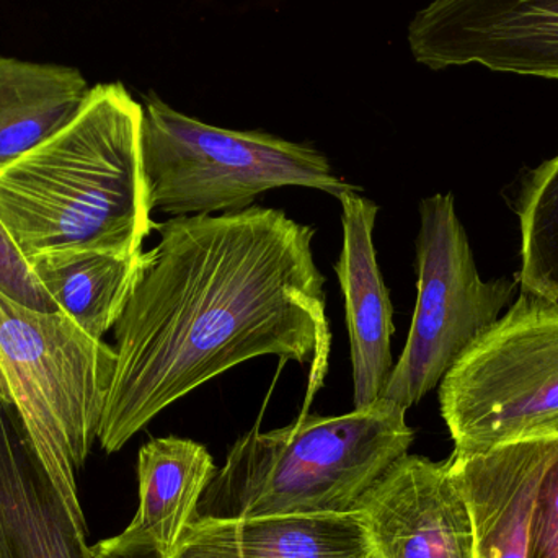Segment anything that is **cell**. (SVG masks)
Listing matches in <instances>:
<instances>
[{"mask_svg":"<svg viewBox=\"0 0 558 558\" xmlns=\"http://www.w3.org/2000/svg\"><path fill=\"white\" fill-rule=\"evenodd\" d=\"M405 415L379 399L347 415L304 413L281 429H252L232 446L192 523L354 513L364 492L409 452Z\"/></svg>","mask_w":558,"mask_h":558,"instance_id":"3","label":"cell"},{"mask_svg":"<svg viewBox=\"0 0 558 558\" xmlns=\"http://www.w3.org/2000/svg\"><path fill=\"white\" fill-rule=\"evenodd\" d=\"M94 558H166L153 544L126 543L114 536L92 546Z\"/></svg>","mask_w":558,"mask_h":558,"instance_id":"20","label":"cell"},{"mask_svg":"<svg viewBox=\"0 0 558 558\" xmlns=\"http://www.w3.org/2000/svg\"><path fill=\"white\" fill-rule=\"evenodd\" d=\"M143 105L92 87L77 117L0 167V218L28 260L65 252L134 257L156 231L143 163Z\"/></svg>","mask_w":558,"mask_h":558,"instance_id":"2","label":"cell"},{"mask_svg":"<svg viewBox=\"0 0 558 558\" xmlns=\"http://www.w3.org/2000/svg\"><path fill=\"white\" fill-rule=\"evenodd\" d=\"M521 291L558 302V156L530 173L518 202Z\"/></svg>","mask_w":558,"mask_h":558,"instance_id":"17","label":"cell"},{"mask_svg":"<svg viewBox=\"0 0 558 558\" xmlns=\"http://www.w3.org/2000/svg\"><path fill=\"white\" fill-rule=\"evenodd\" d=\"M143 252L114 325L113 380L98 442L120 451L167 407L232 367L277 356L307 367L305 410L331 350L315 229L281 209L170 218Z\"/></svg>","mask_w":558,"mask_h":558,"instance_id":"1","label":"cell"},{"mask_svg":"<svg viewBox=\"0 0 558 558\" xmlns=\"http://www.w3.org/2000/svg\"><path fill=\"white\" fill-rule=\"evenodd\" d=\"M143 163L150 208L172 218L241 211L265 192L301 186L338 196L360 190L320 150L260 131L211 126L146 97Z\"/></svg>","mask_w":558,"mask_h":558,"instance_id":"5","label":"cell"},{"mask_svg":"<svg viewBox=\"0 0 558 558\" xmlns=\"http://www.w3.org/2000/svg\"><path fill=\"white\" fill-rule=\"evenodd\" d=\"M366 558H380V557H379V554L374 553V550H371V553L367 554Z\"/></svg>","mask_w":558,"mask_h":558,"instance_id":"21","label":"cell"},{"mask_svg":"<svg viewBox=\"0 0 558 558\" xmlns=\"http://www.w3.org/2000/svg\"><path fill=\"white\" fill-rule=\"evenodd\" d=\"M90 90L78 69L0 56V167L71 123Z\"/></svg>","mask_w":558,"mask_h":558,"instance_id":"15","label":"cell"},{"mask_svg":"<svg viewBox=\"0 0 558 558\" xmlns=\"http://www.w3.org/2000/svg\"><path fill=\"white\" fill-rule=\"evenodd\" d=\"M114 366V348L64 312L35 311L0 292V390L77 513L75 474L98 441Z\"/></svg>","mask_w":558,"mask_h":558,"instance_id":"4","label":"cell"},{"mask_svg":"<svg viewBox=\"0 0 558 558\" xmlns=\"http://www.w3.org/2000/svg\"><path fill=\"white\" fill-rule=\"evenodd\" d=\"M360 514L195 521L170 558H366Z\"/></svg>","mask_w":558,"mask_h":558,"instance_id":"13","label":"cell"},{"mask_svg":"<svg viewBox=\"0 0 558 558\" xmlns=\"http://www.w3.org/2000/svg\"><path fill=\"white\" fill-rule=\"evenodd\" d=\"M454 452L558 438V302L521 291L439 384Z\"/></svg>","mask_w":558,"mask_h":558,"instance_id":"6","label":"cell"},{"mask_svg":"<svg viewBox=\"0 0 558 558\" xmlns=\"http://www.w3.org/2000/svg\"><path fill=\"white\" fill-rule=\"evenodd\" d=\"M0 292L25 307L39 312L59 311L28 258L0 218Z\"/></svg>","mask_w":558,"mask_h":558,"instance_id":"18","label":"cell"},{"mask_svg":"<svg viewBox=\"0 0 558 558\" xmlns=\"http://www.w3.org/2000/svg\"><path fill=\"white\" fill-rule=\"evenodd\" d=\"M527 558H558V438L537 485Z\"/></svg>","mask_w":558,"mask_h":558,"instance_id":"19","label":"cell"},{"mask_svg":"<svg viewBox=\"0 0 558 558\" xmlns=\"http://www.w3.org/2000/svg\"><path fill=\"white\" fill-rule=\"evenodd\" d=\"M39 281L85 333L104 340L120 320L143 267L134 257L100 252H65L29 260Z\"/></svg>","mask_w":558,"mask_h":558,"instance_id":"16","label":"cell"},{"mask_svg":"<svg viewBox=\"0 0 558 558\" xmlns=\"http://www.w3.org/2000/svg\"><path fill=\"white\" fill-rule=\"evenodd\" d=\"M337 199L341 205L343 247L335 274L350 335L354 409H364L383 397L392 373L393 305L374 247L379 206L361 196L360 190L341 193Z\"/></svg>","mask_w":558,"mask_h":558,"instance_id":"11","label":"cell"},{"mask_svg":"<svg viewBox=\"0 0 558 558\" xmlns=\"http://www.w3.org/2000/svg\"><path fill=\"white\" fill-rule=\"evenodd\" d=\"M216 472L205 446L177 436L150 439L137 461L140 510L118 537L153 544L172 557Z\"/></svg>","mask_w":558,"mask_h":558,"instance_id":"14","label":"cell"},{"mask_svg":"<svg viewBox=\"0 0 558 558\" xmlns=\"http://www.w3.org/2000/svg\"><path fill=\"white\" fill-rule=\"evenodd\" d=\"M556 439L452 452L451 472L471 510L474 558H527L534 498Z\"/></svg>","mask_w":558,"mask_h":558,"instance_id":"12","label":"cell"},{"mask_svg":"<svg viewBox=\"0 0 558 558\" xmlns=\"http://www.w3.org/2000/svg\"><path fill=\"white\" fill-rule=\"evenodd\" d=\"M518 286V279L481 278L451 193L422 199L415 312L380 399L405 410L418 403L500 320Z\"/></svg>","mask_w":558,"mask_h":558,"instance_id":"7","label":"cell"},{"mask_svg":"<svg viewBox=\"0 0 558 558\" xmlns=\"http://www.w3.org/2000/svg\"><path fill=\"white\" fill-rule=\"evenodd\" d=\"M356 513L380 558H474L471 510L449 459L407 452L364 492Z\"/></svg>","mask_w":558,"mask_h":558,"instance_id":"9","label":"cell"},{"mask_svg":"<svg viewBox=\"0 0 558 558\" xmlns=\"http://www.w3.org/2000/svg\"><path fill=\"white\" fill-rule=\"evenodd\" d=\"M0 558H94L77 513L0 390Z\"/></svg>","mask_w":558,"mask_h":558,"instance_id":"10","label":"cell"},{"mask_svg":"<svg viewBox=\"0 0 558 558\" xmlns=\"http://www.w3.org/2000/svg\"><path fill=\"white\" fill-rule=\"evenodd\" d=\"M426 68L478 64L558 81V0H433L409 29Z\"/></svg>","mask_w":558,"mask_h":558,"instance_id":"8","label":"cell"}]
</instances>
